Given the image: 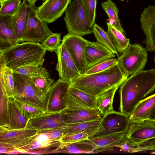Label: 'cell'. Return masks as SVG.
<instances>
[{
    "mask_svg": "<svg viewBox=\"0 0 155 155\" xmlns=\"http://www.w3.org/2000/svg\"><path fill=\"white\" fill-rule=\"evenodd\" d=\"M101 119L82 123L67 124L64 127L65 130V135L84 133L87 134L90 137L100 127Z\"/></svg>",
    "mask_w": 155,
    "mask_h": 155,
    "instance_id": "83f0119b",
    "label": "cell"
},
{
    "mask_svg": "<svg viewBox=\"0 0 155 155\" xmlns=\"http://www.w3.org/2000/svg\"><path fill=\"white\" fill-rule=\"evenodd\" d=\"M40 68L39 66L28 65L19 67L13 70L17 74L31 77L37 73Z\"/></svg>",
    "mask_w": 155,
    "mask_h": 155,
    "instance_id": "60d3db41",
    "label": "cell"
},
{
    "mask_svg": "<svg viewBox=\"0 0 155 155\" xmlns=\"http://www.w3.org/2000/svg\"><path fill=\"white\" fill-rule=\"evenodd\" d=\"M141 26L146 35L144 43L147 51H155V5H149L142 12Z\"/></svg>",
    "mask_w": 155,
    "mask_h": 155,
    "instance_id": "ac0fdd59",
    "label": "cell"
},
{
    "mask_svg": "<svg viewBox=\"0 0 155 155\" xmlns=\"http://www.w3.org/2000/svg\"><path fill=\"white\" fill-rule=\"evenodd\" d=\"M118 62L117 58H111L99 62L87 68L85 74H90L104 71Z\"/></svg>",
    "mask_w": 155,
    "mask_h": 155,
    "instance_id": "f35d334b",
    "label": "cell"
},
{
    "mask_svg": "<svg viewBox=\"0 0 155 155\" xmlns=\"http://www.w3.org/2000/svg\"><path fill=\"white\" fill-rule=\"evenodd\" d=\"M125 132L118 133L90 139L96 147L94 153L113 151L117 147L127 141Z\"/></svg>",
    "mask_w": 155,
    "mask_h": 155,
    "instance_id": "7402d4cb",
    "label": "cell"
},
{
    "mask_svg": "<svg viewBox=\"0 0 155 155\" xmlns=\"http://www.w3.org/2000/svg\"><path fill=\"white\" fill-rule=\"evenodd\" d=\"M55 52L58 58L56 69L58 73L60 78L71 84L81 75L62 43Z\"/></svg>",
    "mask_w": 155,
    "mask_h": 155,
    "instance_id": "7c38bea8",
    "label": "cell"
},
{
    "mask_svg": "<svg viewBox=\"0 0 155 155\" xmlns=\"http://www.w3.org/2000/svg\"><path fill=\"white\" fill-rule=\"evenodd\" d=\"M140 146L143 147L145 151H155V137L146 141Z\"/></svg>",
    "mask_w": 155,
    "mask_h": 155,
    "instance_id": "ee69618b",
    "label": "cell"
},
{
    "mask_svg": "<svg viewBox=\"0 0 155 155\" xmlns=\"http://www.w3.org/2000/svg\"><path fill=\"white\" fill-rule=\"evenodd\" d=\"M28 120L21 114L15 104L12 97H9L8 130L25 128Z\"/></svg>",
    "mask_w": 155,
    "mask_h": 155,
    "instance_id": "484cf974",
    "label": "cell"
},
{
    "mask_svg": "<svg viewBox=\"0 0 155 155\" xmlns=\"http://www.w3.org/2000/svg\"><path fill=\"white\" fill-rule=\"evenodd\" d=\"M119 0V1H124V0Z\"/></svg>",
    "mask_w": 155,
    "mask_h": 155,
    "instance_id": "f907efd6",
    "label": "cell"
},
{
    "mask_svg": "<svg viewBox=\"0 0 155 155\" xmlns=\"http://www.w3.org/2000/svg\"><path fill=\"white\" fill-rule=\"evenodd\" d=\"M107 32L110 40L118 54L121 55L130 45V40L110 22H107Z\"/></svg>",
    "mask_w": 155,
    "mask_h": 155,
    "instance_id": "d4e9b609",
    "label": "cell"
},
{
    "mask_svg": "<svg viewBox=\"0 0 155 155\" xmlns=\"http://www.w3.org/2000/svg\"><path fill=\"white\" fill-rule=\"evenodd\" d=\"M89 23L93 27L96 16L97 0H80Z\"/></svg>",
    "mask_w": 155,
    "mask_h": 155,
    "instance_id": "8d00e7d4",
    "label": "cell"
},
{
    "mask_svg": "<svg viewBox=\"0 0 155 155\" xmlns=\"http://www.w3.org/2000/svg\"><path fill=\"white\" fill-rule=\"evenodd\" d=\"M28 5L26 0H23L20 7L14 15L13 23L15 31L19 43L22 42L26 26L28 13Z\"/></svg>",
    "mask_w": 155,
    "mask_h": 155,
    "instance_id": "4316f807",
    "label": "cell"
},
{
    "mask_svg": "<svg viewBox=\"0 0 155 155\" xmlns=\"http://www.w3.org/2000/svg\"><path fill=\"white\" fill-rule=\"evenodd\" d=\"M61 34L53 33L42 43V45L47 51L55 52L61 44Z\"/></svg>",
    "mask_w": 155,
    "mask_h": 155,
    "instance_id": "74e56055",
    "label": "cell"
},
{
    "mask_svg": "<svg viewBox=\"0 0 155 155\" xmlns=\"http://www.w3.org/2000/svg\"><path fill=\"white\" fill-rule=\"evenodd\" d=\"M67 124L64 120L61 112H45L28 120L25 128L41 131L62 127Z\"/></svg>",
    "mask_w": 155,
    "mask_h": 155,
    "instance_id": "5bb4252c",
    "label": "cell"
},
{
    "mask_svg": "<svg viewBox=\"0 0 155 155\" xmlns=\"http://www.w3.org/2000/svg\"><path fill=\"white\" fill-rule=\"evenodd\" d=\"M116 55L108 48L99 42L89 41L85 53L87 68Z\"/></svg>",
    "mask_w": 155,
    "mask_h": 155,
    "instance_id": "ffe728a7",
    "label": "cell"
},
{
    "mask_svg": "<svg viewBox=\"0 0 155 155\" xmlns=\"http://www.w3.org/2000/svg\"><path fill=\"white\" fill-rule=\"evenodd\" d=\"M125 134L128 144L140 146L155 137V121L147 119L130 123Z\"/></svg>",
    "mask_w": 155,
    "mask_h": 155,
    "instance_id": "9c48e42d",
    "label": "cell"
},
{
    "mask_svg": "<svg viewBox=\"0 0 155 155\" xmlns=\"http://www.w3.org/2000/svg\"><path fill=\"white\" fill-rule=\"evenodd\" d=\"M151 153L155 154V151H154L153 152H152Z\"/></svg>",
    "mask_w": 155,
    "mask_h": 155,
    "instance_id": "c3c4849f",
    "label": "cell"
},
{
    "mask_svg": "<svg viewBox=\"0 0 155 155\" xmlns=\"http://www.w3.org/2000/svg\"><path fill=\"white\" fill-rule=\"evenodd\" d=\"M14 103L22 115L28 120L43 113L41 109L34 106L14 99Z\"/></svg>",
    "mask_w": 155,
    "mask_h": 155,
    "instance_id": "e575fe53",
    "label": "cell"
},
{
    "mask_svg": "<svg viewBox=\"0 0 155 155\" xmlns=\"http://www.w3.org/2000/svg\"><path fill=\"white\" fill-rule=\"evenodd\" d=\"M71 0H45L37 8L39 17L47 23L56 21L65 12Z\"/></svg>",
    "mask_w": 155,
    "mask_h": 155,
    "instance_id": "9a60e30c",
    "label": "cell"
},
{
    "mask_svg": "<svg viewBox=\"0 0 155 155\" xmlns=\"http://www.w3.org/2000/svg\"><path fill=\"white\" fill-rule=\"evenodd\" d=\"M155 107V94L143 99L134 107L129 117L130 123L148 119Z\"/></svg>",
    "mask_w": 155,
    "mask_h": 155,
    "instance_id": "cb8c5ba5",
    "label": "cell"
},
{
    "mask_svg": "<svg viewBox=\"0 0 155 155\" xmlns=\"http://www.w3.org/2000/svg\"><path fill=\"white\" fill-rule=\"evenodd\" d=\"M89 41L82 36L68 33L64 35L62 43L64 46L81 75L87 69L85 53Z\"/></svg>",
    "mask_w": 155,
    "mask_h": 155,
    "instance_id": "ba28073f",
    "label": "cell"
},
{
    "mask_svg": "<svg viewBox=\"0 0 155 155\" xmlns=\"http://www.w3.org/2000/svg\"><path fill=\"white\" fill-rule=\"evenodd\" d=\"M120 111L129 117L137 104L155 90V70H142L120 86Z\"/></svg>",
    "mask_w": 155,
    "mask_h": 155,
    "instance_id": "6da1fadb",
    "label": "cell"
},
{
    "mask_svg": "<svg viewBox=\"0 0 155 155\" xmlns=\"http://www.w3.org/2000/svg\"><path fill=\"white\" fill-rule=\"evenodd\" d=\"M147 51L140 44H130L118 57V64L127 78L143 70L147 61Z\"/></svg>",
    "mask_w": 155,
    "mask_h": 155,
    "instance_id": "5b68a950",
    "label": "cell"
},
{
    "mask_svg": "<svg viewBox=\"0 0 155 155\" xmlns=\"http://www.w3.org/2000/svg\"><path fill=\"white\" fill-rule=\"evenodd\" d=\"M117 147L120 148V151L125 152L133 153L143 151L142 147L140 146H133L128 144L126 141L118 146Z\"/></svg>",
    "mask_w": 155,
    "mask_h": 155,
    "instance_id": "7bdbcfd3",
    "label": "cell"
},
{
    "mask_svg": "<svg viewBox=\"0 0 155 155\" xmlns=\"http://www.w3.org/2000/svg\"><path fill=\"white\" fill-rule=\"evenodd\" d=\"M28 5L27 21L22 42L42 43L53 33L48 28V23L42 20L38 15L35 5L29 3Z\"/></svg>",
    "mask_w": 155,
    "mask_h": 155,
    "instance_id": "52a82bcc",
    "label": "cell"
},
{
    "mask_svg": "<svg viewBox=\"0 0 155 155\" xmlns=\"http://www.w3.org/2000/svg\"><path fill=\"white\" fill-rule=\"evenodd\" d=\"M21 4V0H6L1 3L0 15H14Z\"/></svg>",
    "mask_w": 155,
    "mask_h": 155,
    "instance_id": "d590c367",
    "label": "cell"
},
{
    "mask_svg": "<svg viewBox=\"0 0 155 155\" xmlns=\"http://www.w3.org/2000/svg\"><path fill=\"white\" fill-rule=\"evenodd\" d=\"M46 51L39 42L19 43L0 51V65L13 70L22 66L42 65Z\"/></svg>",
    "mask_w": 155,
    "mask_h": 155,
    "instance_id": "3957f363",
    "label": "cell"
},
{
    "mask_svg": "<svg viewBox=\"0 0 155 155\" xmlns=\"http://www.w3.org/2000/svg\"><path fill=\"white\" fill-rule=\"evenodd\" d=\"M154 62H155V55L154 57Z\"/></svg>",
    "mask_w": 155,
    "mask_h": 155,
    "instance_id": "681fc988",
    "label": "cell"
},
{
    "mask_svg": "<svg viewBox=\"0 0 155 155\" xmlns=\"http://www.w3.org/2000/svg\"><path fill=\"white\" fill-rule=\"evenodd\" d=\"M13 75L14 86L12 97L37 107L45 112L49 91L43 92L39 90L34 84L29 77L14 72Z\"/></svg>",
    "mask_w": 155,
    "mask_h": 155,
    "instance_id": "277c9868",
    "label": "cell"
},
{
    "mask_svg": "<svg viewBox=\"0 0 155 155\" xmlns=\"http://www.w3.org/2000/svg\"><path fill=\"white\" fill-rule=\"evenodd\" d=\"M61 143L59 141L51 140L46 133L38 131L28 143L16 149L22 151H38L42 154L53 153Z\"/></svg>",
    "mask_w": 155,
    "mask_h": 155,
    "instance_id": "e0dca14e",
    "label": "cell"
},
{
    "mask_svg": "<svg viewBox=\"0 0 155 155\" xmlns=\"http://www.w3.org/2000/svg\"><path fill=\"white\" fill-rule=\"evenodd\" d=\"M66 109L91 110L97 108L96 97L71 85L64 97Z\"/></svg>",
    "mask_w": 155,
    "mask_h": 155,
    "instance_id": "8fae6325",
    "label": "cell"
},
{
    "mask_svg": "<svg viewBox=\"0 0 155 155\" xmlns=\"http://www.w3.org/2000/svg\"><path fill=\"white\" fill-rule=\"evenodd\" d=\"M65 12L64 20L69 33L82 37L92 33L80 0L71 2Z\"/></svg>",
    "mask_w": 155,
    "mask_h": 155,
    "instance_id": "8992f818",
    "label": "cell"
},
{
    "mask_svg": "<svg viewBox=\"0 0 155 155\" xmlns=\"http://www.w3.org/2000/svg\"><path fill=\"white\" fill-rule=\"evenodd\" d=\"M101 5L108 16L111 23L117 29L125 34V31L118 18L119 10L115 4L111 0H107L101 3Z\"/></svg>",
    "mask_w": 155,
    "mask_h": 155,
    "instance_id": "4dcf8cb0",
    "label": "cell"
},
{
    "mask_svg": "<svg viewBox=\"0 0 155 155\" xmlns=\"http://www.w3.org/2000/svg\"><path fill=\"white\" fill-rule=\"evenodd\" d=\"M27 0V1L28 0Z\"/></svg>",
    "mask_w": 155,
    "mask_h": 155,
    "instance_id": "816d5d0a",
    "label": "cell"
},
{
    "mask_svg": "<svg viewBox=\"0 0 155 155\" xmlns=\"http://www.w3.org/2000/svg\"><path fill=\"white\" fill-rule=\"evenodd\" d=\"M92 33L97 41L104 45L119 57V55L112 44L107 32L95 23L92 28Z\"/></svg>",
    "mask_w": 155,
    "mask_h": 155,
    "instance_id": "836d02e7",
    "label": "cell"
},
{
    "mask_svg": "<svg viewBox=\"0 0 155 155\" xmlns=\"http://www.w3.org/2000/svg\"><path fill=\"white\" fill-rule=\"evenodd\" d=\"M38 71L30 77L35 86L41 91L48 92L53 84L54 80L50 78L48 72L42 65Z\"/></svg>",
    "mask_w": 155,
    "mask_h": 155,
    "instance_id": "f546056e",
    "label": "cell"
},
{
    "mask_svg": "<svg viewBox=\"0 0 155 155\" xmlns=\"http://www.w3.org/2000/svg\"><path fill=\"white\" fill-rule=\"evenodd\" d=\"M38 132L46 133L52 141H60L61 138L65 135V130L64 127H63L60 128L38 131Z\"/></svg>",
    "mask_w": 155,
    "mask_h": 155,
    "instance_id": "b9f144b4",
    "label": "cell"
},
{
    "mask_svg": "<svg viewBox=\"0 0 155 155\" xmlns=\"http://www.w3.org/2000/svg\"><path fill=\"white\" fill-rule=\"evenodd\" d=\"M13 69L0 65V78L3 81L8 97H12L14 90V80Z\"/></svg>",
    "mask_w": 155,
    "mask_h": 155,
    "instance_id": "d6a6232c",
    "label": "cell"
},
{
    "mask_svg": "<svg viewBox=\"0 0 155 155\" xmlns=\"http://www.w3.org/2000/svg\"><path fill=\"white\" fill-rule=\"evenodd\" d=\"M9 97L0 78V127L6 128L8 124Z\"/></svg>",
    "mask_w": 155,
    "mask_h": 155,
    "instance_id": "1f68e13d",
    "label": "cell"
},
{
    "mask_svg": "<svg viewBox=\"0 0 155 155\" xmlns=\"http://www.w3.org/2000/svg\"><path fill=\"white\" fill-rule=\"evenodd\" d=\"M71 83L60 78L53 83L48 92L45 112H60L66 108L64 97Z\"/></svg>",
    "mask_w": 155,
    "mask_h": 155,
    "instance_id": "4fadbf2b",
    "label": "cell"
},
{
    "mask_svg": "<svg viewBox=\"0 0 155 155\" xmlns=\"http://www.w3.org/2000/svg\"><path fill=\"white\" fill-rule=\"evenodd\" d=\"M16 150L17 149L10 144L0 143V153L1 154H8L9 153Z\"/></svg>",
    "mask_w": 155,
    "mask_h": 155,
    "instance_id": "f6af8a7d",
    "label": "cell"
},
{
    "mask_svg": "<svg viewBox=\"0 0 155 155\" xmlns=\"http://www.w3.org/2000/svg\"><path fill=\"white\" fill-rule=\"evenodd\" d=\"M127 78L117 62L101 71L81 75L71 85L96 97L114 87L120 86Z\"/></svg>",
    "mask_w": 155,
    "mask_h": 155,
    "instance_id": "7a4b0ae2",
    "label": "cell"
},
{
    "mask_svg": "<svg viewBox=\"0 0 155 155\" xmlns=\"http://www.w3.org/2000/svg\"><path fill=\"white\" fill-rule=\"evenodd\" d=\"M120 87H114L96 97L97 108L103 115L114 110L113 105L114 96Z\"/></svg>",
    "mask_w": 155,
    "mask_h": 155,
    "instance_id": "f1b7e54d",
    "label": "cell"
},
{
    "mask_svg": "<svg viewBox=\"0 0 155 155\" xmlns=\"http://www.w3.org/2000/svg\"><path fill=\"white\" fill-rule=\"evenodd\" d=\"M38 131L29 129L8 130L0 127V143L10 144L16 149L28 143Z\"/></svg>",
    "mask_w": 155,
    "mask_h": 155,
    "instance_id": "2e32d148",
    "label": "cell"
},
{
    "mask_svg": "<svg viewBox=\"0 0 155 155\" xmlns=\"http://www.w3.org/2000/svg\"><path fill=\"white\" fill-rule=\"evenodd\" d=\"M148 119L155 121V107L150 113Z\"/></svg>",
    "mask_w": 155,
    "mask_h": 155,
    "instance_id": "bcb514c9",
    "label": "cell"
},
{
    "mask_svg": "<svg viewBox=\"0 0 155 155\" xmlns=\"http://www.w3.org/2000/svg\"><path fill=\"white\" fill-rule=\"evenodd\" d=\"M89 135L86 133H81L64 135L60 141L62 143H68L79 141L88 139Z\"/></svg>",
    "mask_w": 155,
    "mask_h": 155,
    "instance_id": "ab89813d",
    "label": "cell"
},
{
    "mask_svg": "<svg viewBox=\"0 0 155 155\" xmlns=\"http://www.w3.org/2000/svg\"><path fill=\"white\" fill-rule=\"evenodd\" d=\"M130 124L128 116L114 110L103 116L100 127L89 138L125 132Z\"/></svg>",
    "mask_w": 155,
    "mask_h": 155,
    "instance_id": "30bf717a",
    "label": "cell"
},
{
    "mask_svg": "<svg viewBox=\"0 0 155 155\" xmlns=\"http://www.w3.org/2000/svg\"><path fill=\"white\" fill-rule=\"evenodd\" d=\"M14 15H0V51L19 43L15 31Z\"/></svg>",
    "mask_w": 155,
    "mask_h": 155,
    "instance_id": "d6986e66",
    "label": "cell"
},
{
    "mask_svg": "<svg viewBox=\"0 0 155 155\" xmlns=\"http://www.w3.org/2000/svg\"><path fill=\"white\" fill-rule=\"evenodd\" d=\"M6 0H0V3L2 2L3 1H5Z\"/></svg>",
    "mask_w": 155,
    "mask_h": 155,
    "instance_id": "7dc6e473",
    "label": "cell"
},
{
    "mask_svg": "<svg viewBox=\"0 0 155 155\" xmlns=\"http://www.w3.org/2000/svg\"><path fill=\"white\" fill-rule=\"evenodd\" d=\"M61 112L64 120L67 124L100 120L103 116L97 108L91 110L65 109Z\"/></svg>",
    "mask_w": 155,
    "mask_h": 155,
    "instance_id": "44dd1931",
    "label": "cell"
},
{
    "mask_svg": "<svg viewBox=\"0 0 155 155\" xmlns=\"http://www.w3.org/2000/svg\"><path fill=\"white\" fill-rule=\"evenodd\" d=\"M61 143L53 153H93L96 149L94 144L89 138L70 143Z\"/></svg>",
    "mask_w": 155,
    "mask_h": 155,
    "instance_id": "603a6c76",
    "label": "cell"
}]
</instances>
